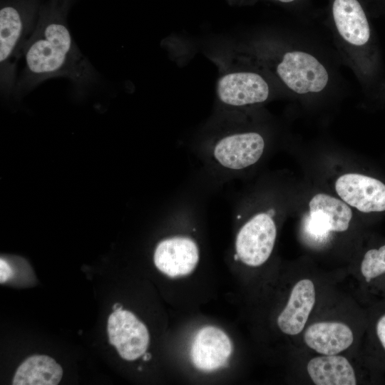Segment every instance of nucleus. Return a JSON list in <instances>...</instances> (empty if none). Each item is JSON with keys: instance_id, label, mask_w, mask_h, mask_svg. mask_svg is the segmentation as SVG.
<instances>
[{"instance_id": "1", "label": "nucleus", "mask_w": 385, "mask_h": 385, "mask_svg": "<svg viewBox=\"0 0 385 385\" xmlns=\"http://www.w3.org/2000/svg\"><path fill=\"white\" fill-rule=\"evenodd\" d=\"M23 53L25 68L16 90H31L46 79L67 77L78 86H85L95 77L93 66L81 53L70 34L61 10L43 11Z\"/></svg>"}, {"instance_id": "2", "label": "nucleus", "mask_w": 385, "mask_h": 385, "mask_svg": "<svg viewBox=\"0 0 385 385\" xmlns=\"http://www.w3.org/2000/svg\"><path fill=\"white\" fill-rule=\"evenodd\" d=\"M34 9L22 0H8L0 9V77L2 91L14 88L16 62L35 27Z\"/></svg>"}, {"instance_id": "3", "label": "nucleus", "mask_w": 385, "mask_h": 385, "mask_svg": "<svg viewBox=\"0 0 385 385\" xmlns=\"http://www.w3.org/2000/svg\"><path fill=\"white\" fill-rule=\"evenodd\" d=\"M272 217L261 212L250 218L239 230L235 240L236 258L250 267H259L270 257L277 238Z\"/></svg>"}, {"instance_id": "4", "label": "nucleus", "mask_w": 385, "mask_h": 385, "mask_svg": "<svg viewBox=\"0 0 385 385\" xmlns=\"http://www.w3.org/2000/svg\"><path fill=\"white\" fill-rule=\"evenodd\" d=\"M277 72L288 88L299 94L321 91L329 79L324 66L313 56L302 51L286 53Z\"/></svg>"}, {"instance_id": "5", "label": "nucleus", "mask_w": 385, "mask_h": 385, "mask_svg": "<svg viewBox=\"0 0 385 385\" xmlns=\"http://www.w3.org/2000/svg\"><path fill=\"white\" fill-rule=\"evenodd\" d=\"M109 342L125 360L133 361L143 356L150 337L146 326L131 312L113 311L108 319Z\"/></svg>"}, {"instance_id": "6", "label": "nucleus", "mask_w": 385, "mask_h": 385, "mask_svg": "<svg viewBox=\"0 0 385 385\" xmlns=\"http://www.w3.org/2000/svg\"><path fill=\"white\" fill-rule=\"evenodd\" d=\"M339 197L350 207L364 213L385 211V184L366 175L349 173L335 181Z\"/></svg>"}, {"instance_id": "7", "label": "nucleus", "mask_w": 385, "mask_h": 385, "mask_svg": "<svg viewBox=\"0 0 385 385\" xmlns=\"http://www.w3.org/2000/svg\"><path fill=\"white\" fill-rule=\"evenodd\" d=\"M317 292L311 278L302 277L294 282L277 318V325L284 334L297 337L303 332L317 303Z\"/></svg>"}, {"instance_id": "8", "label": "nucleus", "mask_w": 385, "mask_h": 385, "mask_svg": "<svg viewBox=\"0 0 385 385\" xmlns=\"http://www.w3.org/2000/svg\"><path fill=\"white\" fill-rule=\"evenodd\" d=\"M302 334L304 344L318 354H339L356 340L354 330L339 319H322L307 324Z\"/></svg>"}, {"instance_id": "9", "label": "nucleus", "mask_w": 385, "mask_h": 385, "mask_svg": "<svg viewBox=\"0 0 385 385\" xmlns=\"http://www.w3.org/2000/svg\"><path fill=\"white\" fill-rule=\"evenodd\" d=\"M265 140L255 132L229 135L215 145L213 155L225 168L241 170L256 163L263 154Z\"/></svg>"}, {"instance_id": "10", "label": "nucleus", "mask_w": 385, "mask_h": 385, "mask_svg": "<svg viewBox=\"0 0 385 385\" xmlns=\"http://www.w3.org/2000/svg\"><path fill=\"white\" fill-rule=\"evenodd\" d=\"M217 93L222 103L232 106H242L266 101L269 96V86L257 73L233 72L219 79Z\"/></svg>"}, {"instance_id": "11", "label": "nucleus", "mask_w": 385, "mask_h": 385, "mask_svg": "<svg viewBox=\"0 0 385 385\" xmlns=\"http://www.w3.org/2000/svg\"><path fill=\"white\" fill-rule=\"evenodd\" d=\"M153 258L156 267L168 277L185 276L192 272L198 262V248L188 237H174L157 245Z\"/></svg>"}, {"instance_id": "12", "label": "nucleus", "mask_w": 385, "mask_h": 385, "mask_svg": "<svg viewBox=\"0 0 385 385\" xmlns=\"http://www.w3.org/2000/svg\"><path fill=\"white\" fill-rule=\"evenodd\" d=\"M232 351L230 339L220 329L207 326L196 334L190 355L196 368L211 371L224 366Z\"/></svg>"}, {"instance_id": "13", "label": "nucleus", "mask_w": 385, "mask_h": 385, "mask_svg": "<svg viewBox=\"0 0 385 385\" xmlns=\"http://www.w3.org/2000/svg\"><path fill=\"white\" fill-rule=\"evenodd\" d=\"M310 225L321 235L346 231L352 219V210L342 199L327 193H317L309 202Z\"/></svg>"}, {"instance_id": "14", "label": "nucleus", "mask_w": 385, "mask_h": 385, "mask_svg": "<svg viewBox=\"0 0 385 385\" xmlns=\"http://www.w3.org/2000/svg\"><path fill=\"white\" fill-rule=\"evenodd\" d=\"M306 371L316 385H356L359 376L349 359L342 354H318L306 364Z\"/></svg>"}, {"instance_id": "15", "label": "nucleus", "mask_w": 385, "mask_h": 385, "mask_svg": "<svg viewBox=\"0 0 385 385\" xmlns=\"http://www.w3.org/2000/svg\"><path fill=\"white\" fill-rule=\"evenodd\" d=\"M356 275L370 305L385 302V242L363 253Z\"/></svg>"}, {"instance_id": "16", "label": "nucleus", "mask_w": 385, "mask_h": 385, "mask_svg": "<svg viewBox=\"0 0 385 385\" xmlns=\"http://www.w3.org/2000/svg\"><path fill=\"white\" fill-rule=\"evenodd\" d=\"M333 16L340 35L349 43L365 44L370 36L369 23L356 0H335Z\"/></svg>"}, {"instance_id": "17", "label": "nucleus", "mask_w": 385, "mask_h": 385, "mask_svg": "<svg viewBox=\"0 0 385 385\" xmlns=\"http://www.w3.org/2000/svg\"><path fill=\"white\" fill-rule=\"evenodd\" d=\"M63 376V369L54 359L47 355H32L17 368L14 385H57Z\"/></svg>"}, {"instance_id": "18", "label": "nucleus", "mask_w": 385, "mask_h": 385, "mask_svg": "<svg viewBox=\"0 0 385 385\" xmlns=\"http://www.w3.org/2000/svg\"><path fill=\"white\" fill-rule=\"evenodd\" d=\"M367 359L385 371V302L370 305L366 315Z\"/></svg>"}, {"instance_id": "19", "label": "nucleus", "mask_w": 385, "mask_h": 385, "mask_svg": "<svg viewBox=\"0 0 385 385\" xmlns=\"http://www.w3.org/2000/svg\"><path fill=\"white\" fill-rule=\"evenodd\" d=\"M14 275V270L10 264L4 258L0 260V282L5 283Z\"/></svg>"}, {"instance_id": "20", "label": "nucleus", "mask_w": 385, "mask_h": 385, "mask_svg": "<svg viewBox=\"0 0 385 385\" xmlns=\"http://www.w3.org/2000/svg\"><path fill=\"white\" fill-rule=\"evenodd\" d=\"M123 307L119 303H115L113 306V311L122 309Z\"/></svg>"}, {"instance_id": "21", "label": "nucleus", "mask_w": 385, "mask_h": 385, "mask_svg": "<svg viewBox=\"0 0 385 385\" xmlns=\"http://www.w3.org/2000/svg\"><path fill=\"white\" fill-rule=\"evenodd\" d=\"M150 358H151V356H150V354L146 353V354H143V360H144V361L149 360Z\"/></svg>"}, {"instance_id": "22", "label": "nucleus", "mask_w": 385, "mask_h": 385, "mask_svg": "<svg viewBox=\"0 0 385 385\" xmlns=\"http://www.w3.org/2000/svg\"><path fill=\"white\" fill-rule=\"evenodd\" d=\"M275 1H281V2H285V3H287V2L293 1H294V0H275Z\"/></svg>"}]
</instances>
